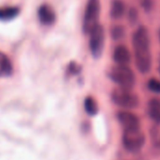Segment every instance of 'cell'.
<instances>
[{
  "mask_svg": "<svg viewBox=\"0 0 160 160\" xmlns=\"http://www.w3.org/2000/svg\"><path fill=\"white\" fill-rule=\"evenodd\" d=\"M124 35V28L121 26H116L113 27L111 29V36L115 40H120L123 37Z\"/></svg>",
  "mask_w": 160,
  "mask_h": 160,
  "instance_id": "cell-16",
  "label": "cell"
},
{
  "mask_svg": "<svg viewBox=\"0 0 160 160\" xmlns=\"http://www.w3.org/2000/svg\"><path fill=\"white\" fill-rule=\"evenodd\" d=\"M113 102L123 108H134L138 105V96L131 92V90H125L117 88L112 92Z\"/></svg>",
  "mask_w": 160,
  "mask_h": 160,
  "instance_id": "cell-5",
  "label": "cell"
},
{
  "mask_svg": "<svg viewBox=\"0 0 160 160\" xmlns=\"http://www.w3.org/2000/svg\"><path fill=\"white\" fill-rule=\"evenodd\" d=\"M12 72V65L9 58L0 52V74L1 75H10Z\"/></svg>",
  "mask_w": 160,
  "mask_h": 160,
  "instance_id": "cell-12",
  "label": "cell"
},
{
  "mask_svg": "<svg viewBox=\"0 0 160 160\" xmlns=\"http://www.w3.org/2000/svg\"><path fill=\"white\" fill-rule=\"evenodd\" d=\"M100 2L99 0H89L83 17V31L90 34L92 30L99 25L98 20L100 16Z\"/></svg>",
  "mask_w": 160,
  "mask_h": 160,
  "instance_id": "cell-3",
  "label": "cell"
},
{
  "mask_svg": "<svg viewBox=\"0 0 160 160\" xmlns=\"http://www.w3.org/2000/svg\"><path fill=\"white\" fill-rule=\"evenodd\" d=\"M84 108L90 116H94L98 112V104L93 97L88 96L84 101Z\"/></svg>",
  "mask_w": 160,
  "mask_h": 160,
  "instance_id": "cell-13",
  "label": "cell"
},
{
  "mask_svg": "<svg viewBox=\"0 0 160 160\" xmlns=\"http://www.w3.org/2000/svg\"><path fill=\"white\" fill-rule=\"evenodd\" d=\"M125 12V6L122 0H113L110 8V16L113 19H120Z\"/></svg>",
  "mask_w": 160,
  "mask_h": 160,
  "instance_id": "cell-11",
  "label": "cell"
},
{
  "mask_svg": "<svg viewBox=\"0 0 160 160\" xmlns=\"http://www.w3.org/2000/svg\"><path fill=\"white\" fill-rule=\"evenodd\" d=\"M158 36H159V40H160V29H159V32H158Z\"/></svg>",
  "mask_w": 160,
  "mask_h": 160,
  "instance_id": "cell-21",
  "label": "cell"
},
{
  "mask_svg": "<svg viewBox=\"0 0 160 160\" xmlns=\"http://www.w3.org/2000/svg\"><path fill=\"white\" fill-rule=\"evenodd\" d=\"M38 17L42 25L50 26L56 20V13L49 5L43 4L38 10Z\"/></svg>",
  "mask_w": 160,
  "mask_h": 160,
  "instance_id": "cell-9",
  "label": "cell"
},
{
  "mask_svg": "<svg viewBox=\"0 0 160 160\" xmlns=\"http://www.w3.org/2000/svg\"><path fill=\"white\" fill-rule=\"evenodd\" d=\"M158 72H159V74H160V56H159V58H158Z\"/></svg>",
  "mask_w": 160,
  "mask_h": 160,
  "instance_id": "cell-20",
  "label": "cell"
},
{
  "mask_svg": "<svg viewBox=\"0 0 160 160\" xmlns=\"http://www.w3.org/2000/svg\"><path fill=\"white\" fill-rule=\"evenodd\" d=\"M90 50L94 58H99L102 55L105 45V30L99 24L90 33Z\"/></svg>",
  "mask_w": 160,
  "mask_h": 160,
  "instance_id": "cell-6",
  "label": "cell"
},
{
  "mask_svg": "<svg viewBox=\"0 0 160 160\" xmlns=\"http://www.w3.org/2000/svg\"><path fill=\"white\" fill-rule=\"evenodd\" d=\"M19 13V9L17 7H6L0 9V19L1 20H11L17 16Z\"/></svg>",
  "mask_w": 160,
  "mask_h": 160,
  "instance_id": "cell-14",
  "label": "cell"
},
{
  "mask_svg": "<svg viewBox=\"0 0 160 160\" xmlns=\"http://www.w3.org/2000/svg\"><path fill=\"white\" fill-rule=\"evenodd\" d=\"M118 120L122 125L123 130L139 128V119L138 116L129 111H120L118 113Z\"/></svg>",
  "mask_w": 160,
  "mask_h": 160,
  "instance_id": "cell-7",
  "label": "cell"
},
{
  "mask_svg": "<svg viewBox=\"0 0 160 160\" xmlns=\"http://www.w3.org/2000/svg\"><path fill=\"white\" fill-rule=\"evenodd\" d=\"M113 59L118 66H127L131 61V54L125 45H118L113 52Z\"/></svg>",
  "mask_w": 160,
  "mask_h": 160,
  "instance_id": "cell-8",
  "label": "cell"
},
{
  "mask_svg": "<svg viewBox=\"0 0 160 160\" xmlns=\"http://www.w3.org/2000/svg\"><path fill=\"white\" fill-rule=\"evenodd\" d=\"M110 77L119 88L131 90L136 82L134 72L128 66H115L110 72Z\"/></svg>",
  "mask_w": 160,
  "mask_h": 160,
  "instance_id": "cell-2",
  "label": "cell"
},
{
  "mask_svg": "<svg viewBox=\"0 0 160 160\" xmlns=\"http://www.w3.org/2000/svg\"><path fill=\"white\" fill-rule=\"evenodd\" d=\"M133 49L136 66L141 72H148L152 65L150 37L145 27H139L133 35Z\"/></svg>",
  "mask_w": 160,
  "mask_h": 160,
  "instance_id": "cell-1",
  "label": "cell"
},
{
  "mask_svg": "<svg viewBox=\"0 0 160 160\" xmlns=\"http://www.w3.org/2000/svg\"><path fill=\"white\" fill-rule=\"evenodd\" d=\"M128 19H129V21H130L132 24H134V23L137 22V20H138V11H137L135 8H131V9L129 10Z\"/></svg>",
  "mask_w": 160,
  "mask_h": 160,
  "instance_id": "cell-18",
  "label": "cell"
},
{
  "mask_svg": "<svg viewBox=\"0 0 160 160\" xmlns=\"http://www.w3.org/2000/svg\"><path fill=\"white\" fill-rule=\"evenodd\" d=\"M148 112L150 117L156 122L160 123V99L152 98L148 105Z\"/></svg>",
  "mask_w": 160,
  "mask_h": 160,
  "instance_id": "cell-10",
  "label": "cell"
},
{
  "mask_svg": "<svg viewBox=\"0 0 160 160\" xmlns=\"http://www.w3.org/2000/svg\"><path fill=\"white\" fill-rule=\"evenodd\" d=\"M81 72V66L76 62H71L68 66V72L71 75H75L78 74Z\"/></svg>",
  "mask_w": 160,
  "mask_h": 160,
  "instance_id": "cell-17",
  "label": "cell"
},
{
  "mask_svg": "<svg viewBox=\"0 0 160 160\" xmlns=\"http://www.w3.org/2000/svg\"><path fill=\"white\" fill-rule=\"evenodd\" d=\"M140 5L143 10L146 12H150L152 9V0H140Z\"/></svg>",
  "mask_w": 160,
  "mask_h": 160,
  "instance_id": "cell-19",
  "label": "cell"
},
{
  "mask_svg": "<svg viewBox=\"0 0 160 160\" xmlns=\"http://www.w3.org/2000/svg\"><path fill=\"white\" fill-rule=\"evenodd\" d=\"M159 146H160V144H159Z\"/></svg>",
  "mask_w": 160,
  "mask_h": 160,
  "instance_id": "cell-22",
  "label": "cell"
},
{
  "mask_svg": "<svg viewBox=\"0 0 160 160\" xmlns=\"http://www.w3.org/2000/svg\"><path fill=\"white\" fill-rule=\"evenodd\" d=\"M122 143L129 152H136L142 149L145 143V136L139 128L123 130Z\"/></svg>",
  "mask_w": 160,
  "mask_h": 160,
  "instance_id": "cell-4",
  "label": "cell"
},
{
  "mask_svg": "<svg viewBox=\"0 0 160 160\" xmlns=\"http://www.w3.org/2000/svg\"><path fill=\"white\" fill-rule=\"evenodd\" d=\"M148 88L151 92L160 94V80L156 78H151L148 81Z\"/></svg>",
  "mask_w": 160,
  "mask_h": 160,
  "instance_id": "cell-15",
  "label": "cell"
}]
</instances>
